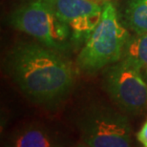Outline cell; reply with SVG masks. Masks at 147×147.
I'll list each match as a JSON object with an SVG mask.
<instances>
[{
    "label": "cell",
    "instance_id": "obj_11",
    "mask_svg": "<svg viewBox=\"0 0 147 147\" xmlns=\"http://www.w3.org/2000/svg\"><path fill=\"white\" fill-rule=\"evenodd\" d=\"M91 1H94V2H96V3H98V4H100V5H104L105 3L108 2V1H110V0H91Z\"/></svg>",
    "mask_w": 147,
    "mask_h": 147
},
{
    "label": "cell",
    "instance_id": "obj_9",
    "mask_svg": "<svg viewBox=\"0 0 147 147\" xmlns=\"http://www.w3.org/2000/svg\"><path fill=\"white\" fill-rule=\"evenodd\" d=\"M125 22L136 34H147V0H128Z\"/></svg>",
    "mask_w": 147,
    "mask_h": 147
},
{
    "label": "cell",
    "instance_id": "obj_8",
    "mask_svg": "<svg viewBox=\"0 0 147 147\" xmlns=\"http://www.w3.org/2000/svg\"><path fill=\"white\" fill-rule=\"evenodd\" d=\"M121 58L136 66L147 79V34H136L135 36H130Z\"/></svg>",
    "mask_w": 147,
    "mask_h": 147
},
{
    "label": "cell",
    "instance_id": "obj_1",
    "mask_svg": "<svg viewBox=\"0 0 147 147\" xmlns=\"http://www.w3.org/2000/svg\"><path fill=\"white\" fill-rule=\"evenodd\" d=\"M5 69L26 98L47 108L60 104L75 84L70 62L39 42L16 44L6 57Z\"/></svg>",
    "mask_w": 147,
    "mask_h": 147
},
{
    "label": "cell",
    "instance_id": "obj_6",
    "mask_svg": "<svg viewBox=\"0 0 147 147\" xmlns=\"http://www.w3.org/2000/svg\"><path fill=\"white\" fill-rule=\"evenodd\" d=\"M57 16L71 29L74 43L85 42L100 22L103 5L91 0H55Z\"/></svg>",
    "mask_w": 147,
    "mask_h": 147
},
{
    "label": "cell",
    "instance_id": "obj_3",
    "mask_svg": "<svg viewBox=\"0 0 147 147\" xmlns=\"http://www.w3.org/2000/svg\"><path fill=\"white\" fill-rule=\"evenodd\" d=\"M55 0H32L11 13L9 22L49 49L63 52L74 43L71 29L57 16Z\"/></svg>",
    "mask_w": 147,
    "mask_h": 147
},
{
    "label": "cell",
    "instance_id": "obj_4",
    "mask_svg": "<svg viewBox=\"0 0 147 147\" xmlns=\"http://www.w3.org/2000/svg\"><path fill=\"white\" fill-rule=\"evenodd\" d=\"M80 145L86 147H129L132 131L128 119L105 105L86 108L76 120Z\"/></svg>",
    "mask_w": 147,
    "mask_h": 147
},
{
    "label": "cell",
    "instance_id": "obj_5",
    "mask_svg": "<svg viewBox=\"0 0 147 147\" xmlns=\"http://www.w3.org/2000/svg\"><path fill=\"white\" fill-rule=\"evenodd\" d=\"M103 87L124 112L140 115L147 110V82L136 66L123 59L111 64L104 73Z\"/></svg>",
    "mask_w": 147,
    "mask_h": 147
},
{
    "label": "cell",
    "instance_id": "obj_10",
    "mask_svg": "<svg viewBox=\"0 0 147 147\" xmlns=\"http://www.w3.org/2000/svg\"><path fill=\"white\" fill-rule=\"evenodd\" d=\"M137 140H139L140 143H142L143 146L147 147V119L142 124V128L137 134Z\"/></svg>",
    "mask_w": 147,
    "mask_h": 147
},
{
    "label": "cell",
    "instance_id": "obj_2",
    "mask_svg": "<svg viewBox=\"0 0 147 147\" xmlns=\"http://www.w3.org/2000/svg\"><path fill=\"white\" fill-rule=\"evenodd\" d=\"M129 33L120 23L116 6L108 1L103 5L99 24L84 42L76 58L82 72L94 74L121 59Z\"/></svg>",
    "mask_w": 147,
    "mask_h": 147
},
{
    "label": "cell",
    "instance_id": "obj_7",
    "mask_svg": "<svg viewBox=\"0 0 147 147\" xmlns=\"http://www.w3.org/2000/svg\"><path fill=\"white\" fill-rule=\"evenodd\" d=\"M66 140L48 127L37 123L27 124L13 131L5 142L13 147H57L66 145Z\"/></svg>",
    "mask_w": 147,
    "mask_h": 147
}]
</instances>
